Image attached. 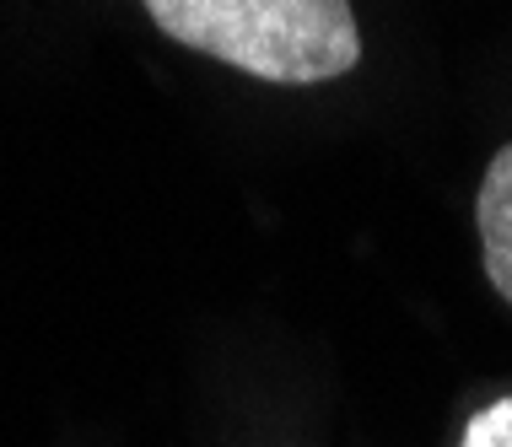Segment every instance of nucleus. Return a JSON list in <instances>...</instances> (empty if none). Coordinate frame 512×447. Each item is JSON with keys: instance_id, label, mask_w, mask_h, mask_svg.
I'll list each match as a JSON object with an SVG mask.
<instances>
[{"instance_id": "nucleus-1", "label": "nucleus", "mask_w": 512, "mask_h": 447, "mask_svg": "<svg viewBox=\"0 0 512 447\" xmlns=\"http://www.w3.org/2000/svg\"><path fill=\"white\" fill-rule=\"evenodd\" d=\"M162 38L275 87L356 71L362 27L351 0H141Z\"/></svg>"}, {"instance_id": "nucleus-2", "label": "nucleus", "mask_w": 512, "mask_h": 447, "mask_svg": "<svg viewBox=\"0 0 512 447\" xmlns=\"http://www.w3.org/2000/svg\"><path fill=\"white\" fill-rule=\"evenodd\" d=\"M475 227H480V254L496 297L512 302V146H502L480 178L475 194Z\"/></svg>"}, {"instance_id": "nucleus-3", "label": "nucleus", "mask_w": 512, "mask_h": 447, "mask_svg": "<svg viewBox=\"0 0 512 447\" xmlns=\"http://www.w3.org/2000/svg\"><path fill=\"white\" fill-rule=\"evenodd\" d=\"M459 447H512V399H496L480 415H469Z\"/></svg>"}]
</instances>
